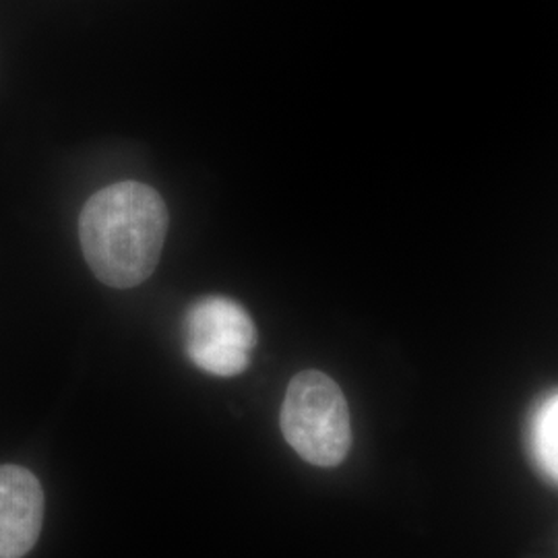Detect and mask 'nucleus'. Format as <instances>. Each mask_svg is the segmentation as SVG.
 <instances>
[{"mask_svg":"<svg viewBox=\"0 0 558 558\" xmlns=\"http://www.w3.org/2000/svg\"><path fill=\"white\" fill-rule=\"evenodd\" d=\"M170 216L149 184L124 180L92 195L80 216L83 257L101 283L129 290L160 263Z\"/></svg>","mask_w":558,"mask_h":558,"instance_id":"f257e3e1","label":"nucleus"},{"mask_svg":"<svg viewBox=\"0 0 558 558\" xmlns=\"http://www.w3.org/2000/svg\"><path fill=\"white\" fill-rule=\"evenodd\" d=\"M279 424L288 445L313 465L336 468L350 451L348 401L338 383L319 371H302L290 380Z\"/></svg>","mask_w":558,"mask_h":558,"instance_id":"f03ea898","label":"nucleus"},{"mask_svg":"<svg viewBox=\"0 0 558 558\" xmlns=\"http://www.w3.org/2000/svg\"><path fill=\"white\" fill-rule=\"evenodd\" d=\"M186 356L214 377H236L251 364L257 329L246 308L228 296H203L184 317Z\"/></svg>","mask_w":558,"mask_h":558,"instance_id":"7ed1b4c3","label":"nucleus"},{"mask_svg":"<svg viewBox=\"0 0 558 558\" xmlns=\"http://www.w3.org/2000/svg\"><path fill=\"white\" fill-rule=\"evenodd\" d=\"M44 493L21 465H0V558H23L40 538Z\"/></svg>","mask_w":558,"mask_h":558,"instance_id":"20e7f679","label":"nucleus"},{"mask_svg":"<svg viewBox=\"0 0 558 558\" xmlns=\"http://www.w3.org/2000/svg\"><path fill=\"white\" fill-rule=\"evenodd\" d=\"M527 451L539 474L558 484V391L534 408L527 422Z\"/></svg>","mask_w":558,"mask_h":558,"instance_id":"39448f33","label":"nucleus"}]
</instances>
